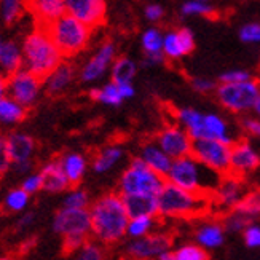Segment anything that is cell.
<instances>
[{"label":"cell","instance_id":"cell-47","mask_svg":"<svg viewBox=\"0 0 260 260\" xmlns=\"http://www.w3.org/2000/svg\"><path fill=\"white\" fill-rule=\"evenodd\" d=\"M249 78H252L251 72L243 71V69H232V71L223 72V74L219 77V82H220V83H235V82L249 80Z\"/></svg>","mask_w":260,"mask_h":260},{"label":"cell","instance_id":"cell-4","mask_svg":"<svg viewBox=\"0 0 260 260\" xmlns=\"http://www.w3.org/2000/svg\"><path fill=\"white\" fill-rule=\"evenodd\" d=\"M22 59L27 71L45 78L53 69H56L66 56L58 48V45L51 39L47 27L40 26V29L32 30L21 45Z\"/></svg>","mask_w":260,"mask_h":260},{"label":"cell","instance_id":"cell-21","mask_svg":"<svg viewBox=\"0 0 260 260\" xmlns=\"http://www.w3.org/2000/svg\"><path fill=\"white\" fill-rule=\"evenodd\" d=\"M40 174L43 177V190L48 191V193H66L72 187L59 160L45 163L40 169Z\"/></svg>","mask_w":260,"mask_h":260},{"label":"cell","instance_id":"cell-35","mask_svg":"<svg viewBox=\"0 0 260 260\" xmlns=\"http://www.w3.org/2000/svg\"><path fill=\"white\" fill-rule=\"evenodd\" d=\"M174 260H208L209 254L205 247H201L198 243H185L177 246L173 251Z\"/></svg>","mask_w":260,"mask_h":260},{"label":"cell","instance_id":"cell-3","mask_svg":"<svg viewBox=\"0 0 260 260\" xmlns=\"http://www.w3.org/2000/svg\"><path fill=\"white\" fill-rule=\"evenodd\" d=\"M223 174L214 171L212 168L201 163L195 155H185L176 158L169 169L166 180L179 187L197 191V193L212 195L220 184Z\"/></svg>","mask_w":260,"mask_h":260},{"label":"cell","instance_id":"cell-25","mask_svg":"<svg viewBox=\"0 0 260 260\" xmlns=\"http://www.w3.org/2000/svg\"><path fill=\"white\" fill-rule=\"evenodd\" d=\"M27 5L43 27L66 13L64 0H27Z\"/></svg>","mask_w":260,"mask_h":260},{"label":"cell","instance_id":"cell-42","mask_svg":"<svg viewBox=\"0 0 260 260\" xmlns=\"http://www.w3.org/2000/svg\"><path fill=\"white\" fill-rule=\"evenodd\" d=\"M252 222V219H249L244 214L238 212L236 209L227 212V216L223 219V227L227 232H236V233H243L244 229Z\"/></svg>","mask_w":260,"mask_h":260},{"label":"cell","instance_id":"cell-2","mask_svg":"<svg viewBox=\"0 0 260 260\" xmlns=\"http://www.w3.org/2000/svg\"><path fill=\"white\" fill-rule=\"evenodd\" d=\"M212 209L211 195L179 187L166 180L158 191V216L161 219L185 220L206 216Z\"/></svg>","mask_w":260,"mask_h":260},{"label":"cell","instance_id":"cell-19","mask_svg":"<svg viewBox=\"0 0 260 260\" xmlns=\"http://www.w3.org/2000/svg\"><path fill=\"white\" fill-rule=\"evenodd\" d=\"M77 77L75 66L69 61H62L56 69H53L47 77L43 78V86L47 93L51 96L62 94L69 88Z\"/></svg>","mask_w":260,"mask_h":260},{"label":"cell","instance_id":"cell-26","mask_svg":"<svg viewBox=\"0 0 260 260\" xmlns=\"http://www.w3.org/2000/svg\"><path fill=\"white\" fill-rule=\"evenodd\" d=\"M174 118L193 139L205 138V112L191 107H180L174 112Z\"/></svg>","mask_w":260,"mask_h":260},{"label":"cell","instance_id":"cell-32","mask_svg":"<svg viewBox=\"0 0 260 260\" xmlns=\"http://www.w3.org/2000/svg\"><path fill=\"white\" fill-rule=\"evenodd\" d=\"M136 74H138V64L126 56L117 58L110 69V78L115 83H133Z\"/></svg>","mask_w":260,"mask_h":260},{"label":"cell","instance_id":"cell-16","mask_svg":"<svg viewBox=\"0 0 260 260\" xmlns=\"http://www.w3.org/2000/svg\"><path fill=\"white\" fill-rule=\"evenodd\" d=\"M8 152L11 156V163L16 173L26 174L32 169V156L36 152V141L29 134L24 133H11L7 136Z\"/></svg>","mask_w":260,"mask_h":260},{"label":"cell","instance_id":"cell-39","mask_svg":"<svg viewBox=\"0 0 260 260\" xmlns=\"http://www.w3.org/2000/svg\"><path fill=\"white\" fill-rule=\"evenodd\" d=\"M235 209L252 220L260 216V190L247 191L246 197L241 200V203Z\"/></svg>","mask_w":260,"mask_h":260},{"label":"cell","instance_id":"cell-46","mask_svg":"<svg viewBox=\"0 0 260 260\" xmlns=\"http://www.w3.org/2000/svg\"><path fill=\"white\" fill-rule=\"evenodd\" d=\"M21 187L24 188L29 195L37 193V191L43 190V177L40 173H30L24 179H22Z\"/></svg>","mask_w":260,"mask_h":260},{"label":"cell","instance_id":"cell-18","mask_svg":"<svg viewBox=\"0 0 260 260\" xmlns=\"http://www.w3.org/2000/svg\"><path fill=\"white\" fill-rule=\"evenodd\" d=\"M66 13H69L88 26L98 27L104 22L107 13L106 0H64Z\"/></svg>","mask_w":260,"mask_h":260},{"label":"cell","instance_id":"cell-50","mask_svg":"<svg viewBox=\"0 0 260 260\" xmlns=\"http://www.w3.org/2000/svg\"><path fill=\"white\" fill-rule=\"evenodd\" d=\"M144 16L152 24H156V22H160L165 18V8L158 4H149L144 10Z\"/></svg>","mask_w":260,"mask_h":260},{"label":"cell","instance_id":"cell-58","mask_svg":"<svg viewBox=\"0 0 260 260\" xmlns=\"http://www.w3.org/2000/svg\"><path fill=\"white\" fill-rule=\"evenodd\" d=\"M203 2H209V0H203Z\"/></svg>","mask_w":260,"mask_h":260},{"label":"cell","instance_id":"cell-57","mask_svg":"<svg viewBox=\"0 0 260 260\" xmlns=\"http://www.w3.org/2000/svg\"><path fill=\"white\" fill-rule=\"evenodd\" d=\"M2 47H4V40H2V37H0V50H2Z\"/></svg>","mask_w":260,"mask_h":260},{"label":"cell","instance_id":"cell-33","mask_svg":"<svg viewBox=\"0 0 260 260\" xmlns=\"http://www.w3.org/2000/svg\"><path fill=\"white\" fill-rule=\"evenodd\" d=\"M158 227V216H138V217H129L128 222V230H126V238H142V236L150 235Z\"/></svg>","mask_w":260,"mask_h":260},{"label":"cell","instance_id":"cell-54","mask_svg":"<svg viewBox=\"0 0 260 260\" xmlns=\"http://www.w3.org/2000/svg\"><path fill=\"white\" fill-rule=\"evenodd\" d=\"M34 222V214L32 212H26L24 216H22L21 219H19V222H18V227L19 229H26V227H29V225Z\"/></svg>","mask_w":260,"mask_h":260},{"label":"cell","instance_id":"cell-40","mask_svg":"<svg viewBox=\"0 0 260 260\" xmlns=\"http://www.w3.org/2000/svg\"><path fill=\"white\" fill-rule=\"evenodd\" d=\"M89 205H91V201H89L88 191L78 185H74L67 190L62 200V206L66 208H89Z\"/></svg>","mask_w":260,"mask_h":260},{"label":"cell","instance_id":"cell-22","mask_svg":"<svg viewBox=\"0 0 260 260\" xmlns=\"http://www.w3.org/2000/svg\"><path fill=\"white\" fill-rule=\"evenodd\" d=\"M139 156L153 169L155 173L161 174L163 177L168 176L169 169H171L173 161H174L173 158L169 156V155H168L155 141H153V142H145V144L141 147Z\"/></svg>","mask_w":260,"mask_h":260},{"label":"cell","instance_id":"cell-34","mask_svg":"<svg viewBox=\"0 0 260 260\" xmlns=\"http://www.w3.org/2000/svg\"><path fill=\"white\" fill-rule=\"evenodd\" d=\"M141 47L144 54L163 53V32L156 27H149L141 36Z\"/></svg>","mask_w":260,"mask_h":260},{"label":"cell","instance_id":"cell-23","mask_svg":"<svg viewBox=\"0 0 260 260\" xmlns=\"http://www.w3.org/2000/svg\"><path fill=\"white\" fill-rule=\"evenodd\" d=\"M205 138L233 144L238 139V134L235 129H232L229 121L222 115L216 114V112H208L205 114Z\"/></svg>","mask_w":260,"mask_h":260},{"label":"cell","instance_id":"cell-1","mask_svg":"<svg viewBox=\"0 0 260 260\" xmlns=\"http://www.w3.org/2000/svg\"><path fill=\"white\" fill-rule=\"evenodd\" d=\"M91 236L104 246H115L126 238L129 214L120 191H110L89 205Z\"/></svg>","mask_w":260,"mask_h":260},{"label":"cell","instance_id":"cell-12","mask_svg":"<svg viewBox=\"0 0 260 260\" xmlns=\"http://www.w3.org/2000/svg\"><path fill=\"white\" fill-rule=\"evenodd\" d=\"M247 193V185L244 182V177L236 174H223L220 184L212 191V209H217L219 212H230L240 205L241 200Z\"/></svg>","mask_w":260,"mask_h":260},{"label":"cell","instance_id":"cell-14","mask_svg":"<svg viewBox=\"0 0 260 260\" xmlns=\"http://www.w3.org/2000/svg\"><path fill=\"white\" fill-rule=\"evenodd\" d=\"M155 142L160 145L173 160L190 155L191 147H193V138H191V136L187 133V129L180 126L179 123L166 125L160 133L156 134Z\"/></svg>","mask_w":260,"mask_h":260},{"label":"cell","instance_id":"cell-45","mask_svg":"<svg viewBox=\"0 0 260 260\" xmlns=\"http://www.w3.org/2000/svg\"><path fill=\"white\" fill-rule=\"evenodd\" d=\"M190 85L197 93H201V94L212 93V91H216V88H217V83L208 77H191Z\"/></svg>","mask_w":260,"mask_h":260},{"label":"cell","instance_id":"cell-48","mask_svg":"<svg viewBox=\"0 0 260 260\" xmlns=\"http://www.w3.org/2000/svg\"><path fill=\"white\" fill-rule=\"evenodd\" d=\"M241 131L251 138H260V118L258 117H244L241 120Z\"/></svg>","mask_w":260,"mask_h":260},{"label":"cell","instance_id":"cell-24","mask_svg":"<svg viewBox=\"0 0 260 260\" xmlns=\"http://www.w3.org/2000/svg\"><path fill=\"white\" fill-rule=\"evenodd\" d=\"M125 158V149L120 144H110L101 149L91 161V169L96 174H107L115 169Z\"/></svg>","mask_w":260,"mask_h":260},{"label":"cell","instance_id":"cell-28","mask_svg":"<svg viewBox=\"0 0 260 260\" xmlns=\"http://www.w3.org/2000/svg\"><path fill=\"white\" fill-rule=\"evenodd\" d=\"M123 200L129 217L158 216V195H125Z\"/></svg>","mask_w":260,"mask_h":260},{"label":"cell","instance_id":"cell-29","mask_svg":"<svg viewBox=\"0 0 260 260\" xmlns=\"http://www.w3.org/2000/svg\"><path fill=\"white\" fill-rule=\"evenodd\" d=\"M22 67H24L22 48L16 42H4V47L0 50V72L8 77Z\"/></svg>","mask_w":260,"mask_h":260},{"label":"cell","instance_id":"cell-38","mask_svg":"<svg viewBox=\"0 0 260 260\" xmlns=\"http://www.w3.org/2000/svg\"><path fill=\"white\" fill-rule=\"evenodd\" d=\"M26 8L24 0H0V16L7 24H13L22 16Z\"/></svg>","mask_w":260,"mask_h":260},{"label":"cell","instance_id":"cell-10","mask_svg":"<svg viewBox=\"0 0 260 260\" xmlns=\"http://www.w3.org/2000/svg\"><path fill=\"white\" fill-rule=\"evenodd\" d=\"M117 59V45L110 40H106L99 45L96 51L83 62L78 71V77L83 83H96L110 72L112 64Z\"/></svg>","mask_w":260,"mask_h":260},{"label":"cell","instance_id":"cell-43","mask_svg":"<svg viewBox=\"0 0 260 260\" xmlns=\"http://www.w3.org/2000/svg\"><path fill=\"white\" fill-rule=\"evenodd\" d=\"M240 40L247 45H258L260 43V22H246L240 27Z\"/></svg>","mask_w":260,"mask_h":260},{"label":"cell","instance_id":"cell-51","mask_svg":"<svg viewBox=\"0 0 260 260\" xmlns=\"http://www.w3.org/2000/svg\"><path fill=\"white\" fill-rule=\"evenodd\" d=\"M166 61L163 53H152V54H144V66L147 67H155L158 64H163Z\"/></svg>","mask_w":260,"mask_h":260},{"label":"cell","instance_id":"cell-8","mask_svg":"<svg viewBox=\"0 0 260 260\" xmlns=\"http://www.w3.org/2000/svg\"><path fill=\"white\" fill-rule=\"evenodd\" d=\"M191 155H195L201 163L212 168L220 174L230 173V156H232V144L222 142L211 138L193 139Z\"/></svg>","mask_w":260,"mask_h":260},{"label":"cell","instance_id":"cell-7","mask_svg":"<svg viewBox=\"0 0 260 260\" xmlns=\"http://www.w3.org/2000/svg\"><path fill=\"white\" fill-rule=\"evenodd\" d=\"M216 98L219 104L235 115H244L252 112L255 99L260 93V83L255 78L235 83H220L216 88Z\"/></svg>","mask_w":260,"mask_h":260},{"label":"cell","instance_id":"cell-52","mask_svg":"<svg viewBox=\"0 0 260 260\" xmlns=\"http://www.w3.org/2000/svg\"><path fill=\"white\" fill-rule=\"evenodd\" d=\"M118 86H120L121 96L125 98V101L131 99L136 94V89H134V85L133 83H118Z\"/></svg>","mask_w":260,"mask_h":260},{"label":"cell","instance_id":"cell-9","mask_svg":"<svg viewBox=\"0 0 260 260\" xmlns=\"http://www.w3.org/2000/svg\"><path fill=\"white\" fill-rule=\"evenodd\" d=\"M53 232L59 236H91V214L89 208L62 206L53 219Z\"/></svg>","mask_w":260,"mask_h":260},{"label":"cell","instance_id":"cell-17","mask_svg":"<svg viewBox=\"0 0 260 260\" xmlns=\"http://www.w3.org/2000/svg\"><path fill=\"white\" fill-rule=\"evenodd\" d=\"M195 50V36L188 27L171 29L163 34V54L169 61H179Z\"/></svg>","mask_w":260,"mask_h":260},{"label":"cell","instance_id":"cell-55","mask_svg":"<svg viewBox=\"0 0 260 260\" xmlns=\"http://www.w3.org/2000/svg\"><path fill=\"white\" fill-rule=\"evenodd\" d=\"M252 112H254V115H255V117L260 118V93H258V96H257V99H255V104H254Z\"/></svg>","mask_w":260,"mask_h":260},{"label":"cell","instance_id":"cell-53","mask_svg":"<svg viewBox=\"0 0 260 260\" xmlns=\"http://www.w3.org/2000/svg\"><path fill=\"white\" fill-rule=\"evenodd\" d=\"M8 94V78H5V74L0 72V99H4Z\"/></svg>","mask_w":260,"mask_h":260},{"label":"cell","instance_id":"cell-31","mask_svg":"<svg viewBox=\"0 0 260 260\" xmlns=\"http://www.w3.org/2000/svg\"><path fill=\"white\" fill-rule=\"evenodd\" d=\"M89 98L96 103L107 106V107H120L123 104L125 98L121 96L120 86L115 82H109L106 85H103L101 88H93L89 89Z\"/></svg>","mask_w":260,"mask_h":260},{"label":"cell","instance_id":"cell-11","mask_svg":"<svg viewBox=\"0 0 260 260\" xmlns=\"http://www.w3.org/2000/svg\"><path fill=\"white\" fill-rule=\"evenodd\" d=\"M43 82L39 75L27 71L26 67L8 75V96L16 99L26 109L32 107L40 98Z\"/></svg>","mask_w":260,"mask_h":260},{"label":"cell","instance_id":"cell-56","mask_svg":"<svg viewBox=\"0 0 260 260\" xmlns=\"http://www.w3.org/2000/svg\"><path fill=\"white\" fill-rule=\"evenodd\" d=\"M158 260H174V258H173V251L169 249V251L163 252L160 257H158Z\"/></svg>","mask_w":260,"mask_h":260},{"label":"cell","instance_id":"cell-44","mask_svg":"<svg viewBox=\"0 0 260 260\" xmlns=\"http://www.w3.org/2000/svg\"><path fill=\"white\" fill-rule=\"evenodd\" d=\"M244 244L249 249H260V227L254 223H249L243 232Z\"/></svg>","mask_w":260,"mask_h":260},{"label":"cell","instance_id":"cell-20","mask_svg":"<svg viewBox=\"0 0 260 260\" xmlns=\"http://www.w3.org/2000/svg\"><path fill=\"white\" fill-rule=\"evenodd\" d=\"M225 227L223 222H217V220H206L200 223L197 230H195V243H198L201 247L205 249L214 251L222 247V244L225 243Z\"/></svg>","mask_w":260,"mask_h":260},{"label":"cell","instance_id":"cell-13","mask_svg":"<svg viewBox=\"0 0 260 260\" xmlns=\"http://www.w3.org/2000/svg\"><path fill=\"white\" fill-rule=\"evenodd\" d=\"M173 246V238L166 232H153L142 238L129 240L125 246V254L129 258L149 260L158 258L163 252L169 251Z\"/></svg>","mask_w":260,"mask_h":260},{"label":"cell","instance_id":"cell-37","mask_svg":"<svg viewBox=\"0 0 260 260\" xmlns=\"http://www.w3.org/2000/svg\"><path fill=\"white\" fill-rule=\"evenodd\" d=\"M180 15L187 18H209L214 15V8L203 0H187L180 7Z\"/></svg>","mask_w":260,"mask_h":260},{"label":"cell","instance_id":"cell-27","mask_svg":"<svg viewBox=\"0 0 260 260\" xmlns=\"http://www.w3.org/2000/svg\"><path fill=\"white\" fill-rule=\"evenodd\" d=\"M58 160L64 169L67 179H69L71 185L74 187V185L80 184L86 174V169H88L86 156L80 152H67L64 155H61Z\"/></svg>","mask_w":260,"mask_h":260},{"label":"cell","instance_id":"cell-49","mask_svg":"<svg viewBox=\"0 0 260 260\" xmlns=\"http://www.w3.org/2000/svg\"><path fill=\"white\" fill-rule=\"evenodd\" d=\"M10 168H13V163H11V156L8 152L7 138L0 136V176L5 174Z\"/></svg>","mask_w":260,"mask_h":260},{"label":"cell","instance_id":"cell-6","mask_svg":"<svg viewBox=\"0 0 260 260\" xmlns=\"http://www.w3.org/2000/svg\"><path fill=\"white\" fill-rule=\"evenodd\" d=\"M166 177L155 173L138 155L123 169L118 180L120 195H158Z\"/></svg>","mask_w":260,"mask_h":260},{"label":"cell","instance_id":"cell-36","mask_svg":"<svg viewBox=\"0 0 260 260\" xmlns=\"http://www.w3.org/2000/svg\"><path fill=\"white\" fill-rule=\"evenodd\" d=\"M29 200H30V195L27 191L22 187H18V188L10 190L7 193L4 206L10 212H22V211H26V208L29 205Z\"/></svg>","mask_w":260,"mask_h":260},{"label":"cell","instance_id":"cell-41","mask_svg":"<svg viewBox=\"0 0 260 260\" xmlns=\"http://www.w3.org/2000/svg\"><path fill=\"white\" fill-rule=\"evenodd\" d=\"M106 257L104 244L98 240H86L85 244L77 251L75 258L78 260H103Z\"/></svg>","mask_w":260,"mask_h":260},{"label":"cell","instance_id":"cell-5","mask_svg":"<svg viewBox=\"0 0 260 260\" xmlns=\"http://www.w3.org/2000/svg\"><path fill=\"white\" fill-rule=\"evenodd\" d=\"M45 27L66 58H74L85 51L91 40L93 27L69 13H64Z\"/></svg>","mask_w":260,"mask_h":260},{"label":"cell","instance_id":"cell-15","mask_svg":"<svg viewBox=\"0 0 260 260\" xmlns=\"http://www.w3.org/2000/svg\"><path fill=\"white\" fill-rule=\"evenodd\" d=\"M260 168V152L247 139H236L232 144L230 173L247 177Z\"/></svg>","mask_w":260,"mask_h":260},{"label":"cell","instance_id":"cell-30","mask_svg":"<svg viewBox=\"0 0 260 260\" xmlns=\"http://www.w3.org/2000/svg\"><path fill=\"white\" fill-rule=\"evenodd\" d=\"M26 118V107L19 104L16 99L11 96H5L0 99V125L2 126H13L18 125Z\"/></svg>","mask_w":260,"mask_h":260}]
</instances>
